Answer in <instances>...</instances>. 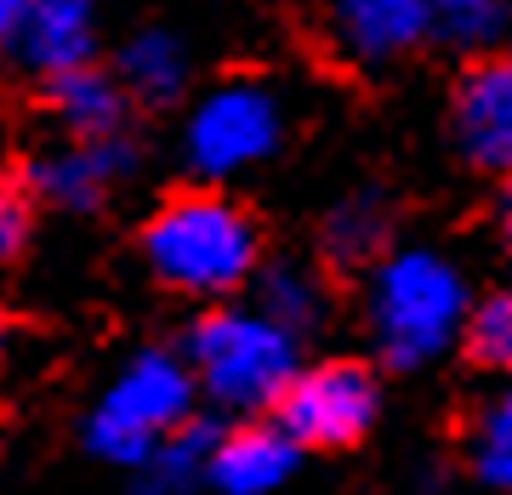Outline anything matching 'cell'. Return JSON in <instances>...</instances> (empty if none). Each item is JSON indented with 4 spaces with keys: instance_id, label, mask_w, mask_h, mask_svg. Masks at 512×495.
I'll list each match as a JSON object with an SVG mask.
<instances>
[{
    "instance_id": "1",
    "label": "cell",
    "mask_w": 512,
    "mask_h": 495,
    "mask_svg": "<svg viewBox=\"0 0 512 495\" xmlns=\"http://www.w3.org/2000/svg\"><path fill=\"white\" fill-rule=\"evenodd\" d=\"M473 285L433 245H393L365 274V330L370 348L393 370H427L461 342Z\"/></svg>"
},
{
    "instance_id": "2",
    "label": "cell",
    "mask_w": 512,
    "mask_h": 495,
    "mask_svg": "<svg viewBox=\"0 0 512 495\" xmlns=\"http://www.w3.org/2000/svg\"><path fill=\"white\" fill-rule=\"evenodd\" d=\"M143 262L165 291L222 302L256 279L262 234L251 211L222 188H188L143 222Z\"/></svg>"
},
{
    "instance_id": "3",
    "label": "cell",
    "mask_w": 512,
    "mask_h": 495,
    "mask_svg": "<svg viewBox=\"0 0 512 495\" xmlns=\"http://www.w3.org/2000/svg\"><path fill=\"white\" fill-rule=\"evenodd\" d=\"M183 365L200 399H211L239 422H256L262 410H274L279 393L302 370V342L256 308H211L188 330Z\"/></svg>"
},
{
    "instance_id": "4",
    "label": "cell",
    "mask_w": 512,
    "mask_h": 495,
    "mask_svg": "<svg viewBox=\"0 0 512 495\" xmlns=\"http://www.w3.org/2000/svg\"><path fill=\"white\" fill-rule=\"evenodd\" d=\"M194 376H188L183 353L171 348H143L109 376V387L86 410V450L120 467H137L160 450L171 433L194 422Z\"/></svg>"
},
{
    "instance_id": "5",
    "label": "cell",
    "mask_w": 512,
    "mask_h": 495,
    "mask_svg": "<svg viewBox=\"0 0 512 495\" xmlns=\"http://www.w3.org/2000/svg\"><path fill=\"white\" fill-rule=\"evenodd\" d=\"M285 126H291V114H285L279 86H268L262 74H228L188 103L183 165L205 188L234 183V177L274 160L285 143Z\"/></svg>"
},
{
    "instance_id": "6",
    "label": "cell",
    "mask_w": 512,
    "mask_h": 495,
    "mask_svg": "<svg viewBox=\"0 0 512 495\" xmlns=\"http://www.w3.org/2000/svg\"><path fill=\"white\" fill-rule=\"evenodd\" d=\"M376 416H382V387H376V370L359 359L302 365L274 404L279 433L296 450H348L376 427Z\"/></svg>"
},
{
    "instance_id": "7",
    "label": "cell",
    "mask_w": 512,
    "mask_h": 495,
    "mask_svg": "<svg viewBox=\"0 0 512 495\" xmlns=\"http://www.w3.org/2000/svg\"><path fill=\"white\" fill-rule=\"evenodd\" d=\"M450 131L461 160L512 183V52L467 63L450 103Z\"/></svg>"
},
{
    "instance_id": "8",
    "label": "cell",
    "mask_w": 512,
    "mask_h": 495,
    "mask_svg": "<svg viewBox=\"0 0 512 495\" xmlns=\"http://www.w3.org/2000/svg\"><path fill=\"white\" fill-rule=\"evenodd\" d=\"M427 35L433 0H330V46L359 69H387L421 52Z\"/></svg>"
},
{
    "instance_id": "9",
    "label": "cell",
    "mask_w": 512,
    "mask_h": 495,
    "mask_svg": "<svg viewBox=\"0 0 512 495\" xmlns=\"http://www.w3.org/2000/svg\"><path fill=\"white\" fill-rule=\"evenodd\" d=\"M137 171L131 137H97V143H57L29 165V194L63 211H92Z\"/></svg>"
},
{
    "instance_id": "10",
    "label": "cell",
    "mask_w": 512,
    "mask_h": 495,
    "mask_svg": "<svg viewBox=\"0 0 512 495\" xmlns=\"http://www.w3.org/2000/svg\"><path fill=\"white\" fill-rule=\"evenodd\" d=\"M296 461H302V450L279 433V422H239L228 433L217 427L205 484L222 495H274L296 473Z\"/></svg>"
},
{
    "instance_id": "11",
    "label": "cell",
    "mask_w": 512,
    "mask_h": 495,
    "mask_svg": "<svg viewBox=\"0 0 512 495\" xmlns=\"http://www.w3.org/2000/svg\"><path fill=\"white\" fill-rule=\"evenodd\" d=\"M46 92H52V114L57 126L69 131L74 143H97V137H126L131 126V103L120 92V80L103 69H74V74H57L46 80Z\"/></svg>"
},
{
    "instance_id": "12",
    "label": "cell",
    "mask_w": 512,
    "mask_h": 495,
    "mask_svg": "<svg viewBox=\"0 0 512 495\" xmlns=\"http://www.w3.org/2000/svg\"><path fill=\"white\" fill-rule=\"evenodd\" d=\"M319 245H325V257L336 268H370L376 257H387L393 251V205H387V194H376V188L342 194L319 222Z\"/></svg>"
},
{
    "instance_id": "13",
    "label": "cell",
    "mask_w": 512,
    "mask_h": 495,
    "mask_svg": "<svg viewBox=\"0 0 512 495\" xmlns=\"http://www.w3.org/2000/svg\"><path fill=\"white\" fill-rule=\"evenodd\" d=\"M188 46L183 35H171V29H137V35L120 46V63H114V80H120V92L126 103H177L188 92Z\"/></svg>"
},
{
    "instance_id": "14",
    "label": "cell",
    "mask_w": 512,
    "mask_h": 495,
    "mask_svg": "<svg viewBox=\"0 0 512 495\" xmlns=\"http://www.w3.org/2000/svg\"><path fill=\"white\" fill-rule=\"evenodd\" d=\"M251 291H256L251 308L262 319H274L279 330H291L296 342L325 319V285H319V274L308 262H268V268H256Z\"/></svg>"
},
{
    "instance_id": "15",
    "label": "cell",
    "mask_w": 512,
    "mask_h": 495,
    "mask_svg": "<svg viewBox=\"0 0 512 495\" xmlns=\"http://www.w3.org/2000/svg\"><path fill=\"white\" fill-rule=\"evenodd\" d=\"M507 29H512L507 0H433V35H427V46L478 63V57L501 52Z\"/></svg>"
},
{
    "instance_id": "16",
    "label": "cell",
    "mask_w": 512,
    "mask_h": 495,
    "mask_svg": "<svg viewBox=\"0 0 512 495\" xmlns=\"http://www.w3.org/2000/svg\"><path fill=\"white\" fill-rule=\"evenodd\" d=\"M467 467L484 490L512 495V382L484 393L467 422Z\"/></svg>"
},
{
    "instance_id": "17",
    "label": "cell",
    "mask_w": 512,
    "mask_h": 495,
    "mask_svg": "<svg viewBox=\"0 0 512 495\" xmlns=\"http://www.w3.org/2000/svg\"><path fill=\"white\" fill-rule=\"evenodd\" d=\"M211 444H217V427H205V422H188L183 433H171L154 456L131 467V473H137V495H188V490H200Z\"/></svg>"
},
{
    "instance_id": "18",
    "label": "cell",
    "mask_w": 512,
    "mask_h": 495,
    "mask_svg": "<svg viewBox=\"0 0 512 495\" xmlns=\"http://www.w3.org/2000/svg\"><path fill=\"white\" fill-rule=\"evenodd\" d=\"M461 348L478 370H490L501 382H512V285L490 296H473L467 325H461Z\"/></svg>"
},
{
    "instance_id": "19",
    "label": "cell",
    "mask_w": 512,
    "mask_h": 495,
    "mask_svg": "<svg viewBox=\"0 0 512 495\" xmlns=\"http://www.w3.org/2000/svg\"><path fill=\"white\" fill-rule=\"evenodd\" d=\"M29 239H35V194L0 183V268H12L29 251Z\"/></svg>"
},
{
    "instance_id": "20",
    "label": "cell",
    "mask_w": 512,
    "mask_h": 495,
    "mask_svg": "<svg viewBox=\"0 0 512 495\" xmlns=\"http://www.w3.org/2000/svg\"><path fill=\"white\" fill-rule=\"evenodd\" d=\"M23 23H29V0H0V57L18 46Z\"/></svg>"
},
{
    "instance_id": "21",
    "label": "cell",
    "mask_w": 512,
    "mask_h": 495,
    "mask_svg": "<svg viewBox=\"0 0 512 495\" xmlns=\"http://www.w3.org/2000/svg\"><path fill=\"white\" fill-rule=\"evenodd\" d=\"M29 18H92V0H29Z\"/></svg>"
},
{
    "instance_id": "22",
    "label": "cell",
    "mask_w": 512,
    "mask_h": 495,
    "mask_svg": "<svg viewBox=\"0 0 512 495\" xmlns=\"http://www.w3.org/2000/svg\"><path fill=\"white\" fill-rule=\"evenodd\" d=\"M495 234H501V251L512 257V183H507V194H501V205H495Z\"/></svg>"
}]
</instances>
